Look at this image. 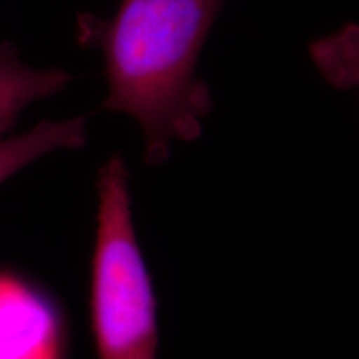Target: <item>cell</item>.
I'll list each match as a JSON object with an SVG mask.
<instances>
[{
	"label": "cell",
	"mask_w": 359,
	"mask_h": 359,
	"mask_svg": "<svg viewBox=\"0 0 359 359\" xmlns=\"http://www.w3.org/2000/svg\"><path fill=\"white\" fill-rule=\"evenodd\" d=\"M223 0H122L95 32L110 93L103 109L133 116L148 163H161L170 143L190 142L213 105L196 75L198 57Z\"/></svg>",
	"instance_id": "obj_1"
},
{
	"label": "cell",
	"mask_w": 359,
	"mask_h": 359,
	"mask_svg": "<svg viewBox=\"0 0 359 359\" xmlns=\"http://www.w3.org/2000/svg\"><path fill=\"white\" fill-rule=\"evenodd\" d=\"M90 326L98 359H156V298L133 224L128 170L111 156L97 180Z\"/></svg>",
	"instance_id": "obj_2"
},
{
	"label": "cell",
	"mask_w": 359,
	"mask_h": 359,
	"mask_svg": "<svg viewBox=\"0 0 359 359\" xmlns=\"http://www.w3.org/2000/svg\"><path fill=\"white\" fill-rule=\"evenodd\" d=\"M0 359H69L65 314L47 291L0 269Z\"/></svg>",
	"instance_id": "obj_3"
},
{
	"label": "cell",
	"mask_w": 359,
	"mask_h": 359,
	"mask_svg": "<svg viewBox=\"0 0 359 359\" xmlns=\"http://www.w3.org/2000/svg\"><path fill=\"white\" fill-rule=\"evenodd\" d=\"M69 80L70 75L60 69L37 70L22 64L12 45L0 43V137L29 103L58 92Z\"/></svg>",
	"instance_id": "obj_4"
},
{
	"label": "cell",
	"mask_w": 359,
	"mask_h": 359,
	"mask_svg": "<svg viewBox=\"0 0 359 359\" xmlns=\"http://www.w3.org/2000/svg\"><path fill=\"white\" fill-rule=\"evenodd\" d=\"M85 143V118L43 120L30 132L0 142V185L40 156Z\"/></svg>",
	"instance_id": "obj_5"
},
{
	"label": "cell",
	"mask_w": 359,
	"mask_h": 359,
	"mask_svg": "<svg viewBox=\"0 0 359 359\" xmlns=\"http://www.w3.org/2000/svg\"><path fill=\"white\" fill-rule=\"evenodd\" d=\"M309 55L334 88H359V24H348L339 32L314 40Z\"/></svg>",
	"instance_id": "obj_6"
}]
</instances>
